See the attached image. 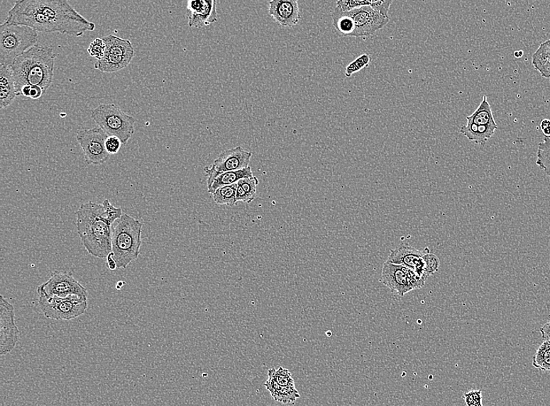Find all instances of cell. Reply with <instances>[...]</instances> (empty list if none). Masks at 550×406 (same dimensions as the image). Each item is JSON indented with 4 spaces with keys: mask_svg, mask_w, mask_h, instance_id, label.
I'll list each match as a JSON object with an SVG mask.
<instances>
[{
    "mask_svg": "<svg viewBox=\"0 0 550 406\" xmlns=\"http://www.w3.org/2000/svg\"><path fill=\"white\" fill-rule=\"evenodd\" d=\"M103 205L82 204L76 212V227L82 246L92 256L105 259L112 252L113 226L107 223Z\"/></svg>",
    "mask_w": 550,
    "mask_h": 406,
    "instance_id": "obj_1",
    "label": "cell"
},
{
    "mask_svg": "<svg viewBox=\"0 0 550 406\" xmlns=\"http://www.w3.org/2000/svg\"><path fill=\"white\" fill-rule=\"evenodd\" d=\"M56 55L48 45H36L14 61L11 67L17 95L25 86L40 87L46 93L53 79Z\"/></svg>",
    "mask_w": 550,
    "mask_h": 406,
    "instance_id": "obj_2",
    "label": "cell"
},
{
    "mask_svg": "<svg viewBox=\"0 0 550 406\" xmlns=\"http://www.w3.org/2000/svg\"><path fill=\"white\" fill-rule=\"evenodd\" d=\"M143 225L127 213L113 226L112 252L119 268L126 269L141 254Z\"/></svg>",
    "mask_w": 550,
    "mask_h": 406,
    "instance_id": "obj_3",
    "label": "cell"
},
{
    "mask_svg": "<svg viewBox=\"0 0 550 406\" xmlns=\"http://www.w3.org/2000/svg\"><path fill=\"white\" fill-rule=\"evenodd\" d=\"M38 41L35 30L2 23L0 26V64L11 67L18 57L35 47Z\"/></svg>",
    "mask_w": 550,
    "mask_h": 406,
    "instance_id": "obj_4",
    "label": "cell"
},
{
    "mask_svg": "<svg viewBox=\"0 0 550 406\" xmlns=\"http://www.w3.org/2000/svg\"><path fill=\"white\" fill-rule=\"evenodd\" d=\"M91 118L109 137H118L126 145L135 133L136 119L115 104H100L92 111Z\"/></svg>",
    "mask_w": 550,
    "mask_h": 406,
    "instance_id": "obj_5",
    "label": "cell"
},
{
    "mask_svg": "<svg viewBox=\"0 0 550 406\" xmlns=\"http://www.w3.org/2000/svg\"><path fill=\"white\" fill-rule=\"evenodd\" d=\"M38 303L44 316L57 320H70L81 317L88 308V298L77 295L66 298L46 296L37 290Z\"/></svg>",
    "mask_w": 550,
    "mask_h": 406,
    "instance_id": "obj_6",
    "label": "cell"
},
{
    "mask_svg": "<svg viewBox=\"0 0 550 406\" xmlns=\"http://www.w3.org/2000/svg\"><path fill=\"white\" fill-rule=\"evenodd\" d=\"M427 279L407 267L388 261L383 267L382 280L384 285L401 297L412 291L423 288Z\"/></svg>",
    "mask_w": 550,
    "mask_h": 406,
    "instance_id": "obj_7",
    "label": "cell"
},
{
    "mask_svg": "<svg viewBox=\"0 0 550 406\" xmlns=\"http://www.w3.org/2000/svg\"><path fill=\"white\" fill-rule=\"evenodd\" d=\"M251 157V152L240 147L223 151L211 166L204 168L207 175V189L211 187L214 181L219 175L241 171L250 167Z\"/></svg>",
    "mask_w": 550,
    "mask_h": 406,
    "instance_id": "obj_8",
    "label": "cell"
},
{
    "mask_svg": "<svg viewBox=\"0 0 550 406\" xmlns=\"http://www.w3.org/2000/svg\"><path fill=\"white\" fill-rule=\"evenodd\" d=\"M108 137L99 127L82 130L77 133V141L83 151L85 163L98 166L110 159L111 155L108 154L105 147Z\"/></svg>",
    "mask_w": 550,
    "mask_h": 406,
    "instance_id": "obj_9",
    "label": "cell"
},
{
    "mask_svg": "<svg viewBox=\"0 0 550 406\" xmlns=\"http://www.w3.org/2000/svg\"><path fill=\"white\" fill-rule=\"evenodd\" d=\"M37 290L49 297L66 298L77 295L88 298L87 289L75 279L72 272L66 271H54L50 279L38 286Z\"/></svg>",
    "mask_w": 550,
    "mask_h": 406,
    "instance_id": "obj_10",
    "label": "cell"
},
{
    "mask_svg": "<svg viewBox=\"0 0 550 406\" xmlns=\"http://www.w3.org/2000/svg\"><path fill=\"white\" fill-rule=\"evenodd\" d=\"M19 329L15 322L13 306L0 296V355L9 354L19 341Z\"/></svg>",
    "mask_w": 550,
    "mask_h": 406,
    "instance_id": "obj_11",
    "label": "cell"
},
{
    "mask_svg": "<svg viewBox=\"0 0 550 406\" xmlns=\"http://www.w3.org/2000/svg\"><path fill=\"white\" fill-rule=\"evenodd\" d=\"M344 13L352 18L354 21L355 30L351 36L356 38L375 35L388 24L390 19L384 17L370 6H363L361 9Z\"/></svg>",
    "mask_w": 550,
    "mask_h": 406,
    "instance_id": "obj_12",
    "label": "cell"
},
{
    "mask_svg": "<svg viewBox=\"0 0 550 406\" xmlns=\"http://www.w3.org/2000/svg\"><path fill=\"white\" fill-rule=\"evenodd\" d=\"M187 15L190 28H200L218 21L215 0H191L187 4Z\"/></svg>",
    "mask_w": 550,
    "mask_h": 406,
    "instance_id": "obj_13",
    "label": "cell"
},
{
    "mask_svg": "<svg viewBox=\"0 0 550 406\" xmlns=\"http://www.w3.org/2000/svg\"><path fill=\"white\" fill-rule=\"evenodd\" d=\"M424 254L423 252L409 247L408 244H402L398 248L391 250L387 261L404 266L413 270L421 277L429 278V276L425 274Z\"/></svg>",
    "mask_w": 550,
    "mask_h": 406,
    "instance_id": "obj_14",
    "label": "cell"
},
{
    "mask_svg": "<svg viewBox=\"0 0 550 406\" xmlns=\"http://www.w3.org/2000/svg\"><path fill=\"white\" fill-rule=\"evenodd\" d=\"M269 14L282 27L297 26L300 19L297 0H273L269 2Z\"/></svg>",
    "mask_w": 550,
    "mask_h": 406,
    "instance_id": "obj_15",
    "label": "cell"
},
{
    "mask_svg": "<svg viewBox=\"0 0 550 406\" xmlns=\"http://www.w3.org/2000/svg\"><path fill=\"white\" fill-rule=\"evenodd\" d=\"M18 96L16 84L11 67H0V106L7 108Z\"/></svg>",
    "mask_w": 550,
    "mask_h": 406,
    "instance_id": "obj_16",
    "label": "cell"
},
{
    "mask_svg": "<svg viewBox=\"0 0 550 406\" xmlns=\"http://www.w3.org/2000/svg\"><path fill=\"white\" fill-rule=\"evenodd\" d=\"M106 53L115 57L134 58L135 49L130 40L110 35L103 38Z\"/></svg>",
    "mask_w": 550,
    "mask_h": 406,
    "instance_id": "obj_17",
    "label": "cell"
},
{
    "mask_svg": "<svg viewBox=\"0 0 550 406\" xmlns=\"http://www.w3.org/2000/svg\"><path fill=\"white\" fill-rule=\"evenodd\" d=\"M498 126L481 125L467 123L461 128L460 132L468 139L476 144L485 145L490 140Z\"/></svg>",
    "mask_w": 550,
    "mask_h": 406,
    "instance_id": "obj_18",
    "label": "cell"
},
{
    "mask_svg": "<svg viewBox=\"0 0 550 406\" xmlns=\"http://www.w3.org/2000/svg\"><path fill=\"white\" fill-rule=\"evenodd\" d=\"M252 177L253 174L251 166L241 171L224 173L214 181L211 187L208 189V193L213 195L220 188L233 185L240 180Z\"/></svg>",
    "mask_w": 550,
    "mask_h": 406,
    "instance_id": "obj_19",
    "label": "cell"
},
{
    "mask_svg": "<svg viewBox=\"0 0 550 406\" xmlns=\"http://www.w3.org/2000/svg\"><path fill=\"white\" fill-rule=\"evenodd\" d=\"M532 64L534 69L546 79H550V38L534 53Z\"/></svg>",
    "mask_w": 550,
    "mask_h": 406,
    "instance_id": "obj_20",
    "label": "cell"
},
{
    "mask_svg": "<svg viewBox=\"0 0 550 406\" xmlns=\"http://www.w3.org/2000/svg\"><path fill=\"white\" fill-rule=\"evenodd\" d=\"M467 120L468 123L474 124L478 126H497L493 117L491 106L490 103L488 102L486 96H483V101L478 107V109L473 114H471V116L467 118Z\"/></svg>",
    "mask_w": 550,
    "mask_h": 406,
    "instance_id": "obj_21",
    "label": "cell"
},
{
    "mask_svg": "<svg viewBox=\"0 0 550 406\" xmlns=\"http://www.w3.org/2000/svg\"><path fill=\"white\" fill-rule=\"evenodd\" d=\"M133 58L115 57L105 53L103 59L97 60L95 68L104 73H115L126 68Z\"/></svg>",
    "mask_w": 550,
    "mask_h": 406,
    "instance_id": "obj_22",
    "label": "cell"
},
{
    "mask_svg": "<svg viewBox=\"0 0 550 406\" xmlns=\"http://www.w3.org/2000/svg\"><path fill=\"white\" fill-rule=\"evenodd\" d=\"M237 183L219 188L213 194L214 201L219 205L235 206L236 201Z\"/></svg>",
    "mask_w": 550,
    "mask_h": 406,
    "instance_id": "obj_23",
    "label": "cell"
},
{
    "mask_svg": "<svg viewBox=\"0 0 550 406\" xmlns=\"http://www.w3.org/2000/svg\"><path fill=\"white\" fill-rule=\"evenodd\" d=\"M532 366L541 371H550V341H544L532 357Z\"/></svg>",
    "mask_w": 550,
    "mask_h": 406,
    "instance_id": "obj_24",
    "label": "cell"
},
{
    "mask_svg": "<svg viewBox=\"0 0 550 406\" xmlns=\"http://www.w3.org/2000/svg\"><path fill=\"white\" fill-rule=\"evenodd\" d=\"M270 395L275 401L284 405H293L300 397L296 386L280 387Z\"/></svg>",
    "mask_w": 550,
    "mask_h": 406,
    "instance_id": "obj_25",
    "label": "cell"
},
{
    "mask_svg": "<svg viewBox=\"0 0 550 406\" xmlns=\"http://www.w3.org/2000/svg\"><path fill=\"white\" fill-rule=\"evenodd\" d=\"M537 164L544 170L550 179V136L544 137V142L538 145Z\"/></svg>",
    "mask_w": 550,
    "mask_h": 406,
    "instance_id": "obj_26",
    "label": "cell"
},
{
    "mask_svg": "<svg viewBox=\"0 0 550 406\" xmlns=\"http://www.w3.org/2000/svg\"><path fill=\"white\" fill-rule=\"evenodd\" d=\"M333 26L341 33L351 36L355 30L354 21L346 13H332Z\"/></svg>",
    "mask_w": 550,
    "mask_h": 406,
    "instance_id": "obj_27",
    "label": "cell"
},
{
    "mask_svg": "<svg viewBox=\"0 0 550 406\" xmlns=\"http://www.w3.org/2000/svg\"><path fill=\"white\" fill-rule=\"evenodd\" d=\"M268 375L273 377L277 384L282 387L296 386L295 380H294L291 372L288 369L283 368V367H280L278 369H270Z\"/></svg>",
    "mask_w": 550,
    "mask_h": 406,
    "instance_id": "obj_28",
    "label": "cell"
},
{
    "mask_svg": "<svg viewBox=\"0 0 550 406\" xmlns=\"http://www.w3.org/2000/svg\"><path fill=\"white\" fill-rule=\"evenodd\" d=\"M373 1H359V0H340L336 2V6L334 13H344L351 12L356 9H361L363 6H370Z\"/></svg>",
    "mask_w": 550,
    "mask_h": 406,
    "instance_id": "obj_29",
    "label": "cell"
},
{
    "mask_svg": "<svg viewBox=\"0 0 550 406\" xmlns=\"http://www.w3.org/2000/svg\"><path fill=\"white\" fill-rule=\"evenodd\" d=\"M370 61L371 57L368 53H363L358 58L352 61L346 68L345 75L346 78H351L353 74L361 72L363 68L368 67Z\"/></svg>",
    "mask_w": 550,
    "mask_h": 406,
    "instance_id": "obj_30",
    "label": "cell"
},
{
    "mask_svg": "<svg viewBox=\"0 0 550 406\" xmlns=\"http://www.w3.org/2000/svg\"><path fill=\"white\" fill-rule=\"evenodd\" d=\"M102 205L104 209V216L107 223L114 226L115 222L122 217L123 214L122 209L121 208H115L108 199H105Z\"/></svg>",
    "mask_w": 550,
    "mask_h": 406,
    "instance_id": "obj_31",
    "label": "cell"
},
{
    "mask_svg": "<svg viewBox=\"0 0 550 406\" xmlns=\"http://www.w3.org/2000/svg\"><path fill=\"white\" fill-rule=\"evenodd\" d=\"M258 184L259 180L257 177H255V176L252 178L243 179L237 182V185L243 189L252 202L255 198V194H257Z\"/></svg>",
    "mask_w": 550,
    "mask_h": 406,
    "instance_id": "obj_32",
    "label": "cell"
},
{
    "mask_svg": "<svg viewBox=\"0 0 550 406\" xmlns=\"http://www.w3.org/2000/svg\"><path fill=\"white\" fill-rule=\"evenodd\" d=\"M88 52L92 57L97 60L103 59L106 53V44L103 38H95L89 45Z\"/></svg>",
    "mask_w": 550,
    "mask_h": 406,
    "instance_id": "obj_33",
    "label": "cell"
},
{
    "mask_svg": "<svg viewBox=\"0 0 550 406\" xmlns=\"http://www.w3.org/2000/svg\"><path fill=\"white\" fill-rule=\"evenodd\" d=\"M424 260L426 263L425 274L429 277L430 275H432L439 271L440 261L436 255L430 254H424Z\"/></svg>",
    "mask_w": 550,
    "mask_h": 406,
    "instance_id": "obj_34",
    "label": "cell"
},
{
    "mask_svg": "<svg viewBox=\"0 0 550 406\" xmlns=\"http://www.w3.org/2000/svg\"><path fill=\"white\" fill-rule=\"evenodd\" d=\"M44 94L45 91L40 87L25 86L21 90L19 96L32 98L33 101H37V99L40 98Z\"/></svg>",
    "mask_w": 550,
    "mask_h": 406,
    "instance_id": "obj_35",
    "label": "cell"
},
{
    "mask_svg": "<svg viewBox=\"0 0 550 406\" xmlns=\"http://www.w3.org/2000/svg\"><path fill=\"white\" fill-rule=\"evenodd\" d=\"M122 142L118 137L111 136L108 137L106 142V150L109 155H115L120 151L121 148Z\"/></svg>",
    "mask_w": 550,
    "mask_h": 406,
    "instance_id": "obj_36",
    "label": "cell"
},
{
    "mask_svg": "<svg viewBox=\"0 0 550 406\" xmlns=\"http://www.w3.org/2000/svg\"><path fill=\"white\" fill-rule=\"evenodd\" d=\"M392 4V1H386V0L385 1H382V0H374L370 6L371 9L383 14L384 17L390 18L389 12Z\"/></svg>",
    "mask_w": 550,
    "mask_h": 406,
    "instance_id": "obj_37",
    "label": "cell"
},
{
    "mask_svg": "<svg viewBox=\"0 0 550 406\" xmlns=\"http://www.w3.org/2000/svg\"><path fill=\"white\" fill-rule=\"evenodd\" d=\"M463 398L466 405L483 403L482 390H473L463 395Z\"/></svg>",
    "mask_w": 550,
    "mask_h": 406,
    "instance_id": "obj_38",
    "label": "cell"
},
{
    "mask_svg": "<svg viewBox=\"0 0 550 406\" xmlns=\"http://www.w3.org/2000/svg\"><path fill=\"white\" fill-rule=\"evenodd\" d=\"M236 201L237 202H243L246 203H251L252 201H251V198L249 196L246 195L243 189L238 186L237 185V191H236Z\"/></svg>",
    "mask_w": 550,
    "mask_h": 406,
    "instance_id": "obj_39",
    "label": "cell"
},
{
    "mask_svg": "<svg viewBox=\"0 0 550 406\" xmlns=\"http://www.w3.org/2000/svg\"><path fill=\"white\" fill-rule=\"evenodd\" d=\"M540 333L542 339L544 341H550V321L541 327Z\"/></svg>",
    "mask_w": 550,
    "mask_h": 406,
    "instance_id": "obj_40",
    "label": "cell"
},
{
    "mask_svg": "<svg viewBox=\"0 0 550 406\" xmlns=\"http://www.w3.org/2000/svg\"><path fill=\"white\" fill-rule=\"evenodd\" d=\"M106 262L107 266L111 271H115L117 269V268H119L117 262H116L114 259L113 252H111V254L106 257Z\"/></svg>",
    "mask_w": 550,
    "mask_h": 406,
    "instance_id": "obj_41",
    "label": "cell"
},
{
    "mask_svg": "<svg viewBox=\"0 0 550 406\" xmlns=\"http://www.w3.org/2000/svg\"><path fill=\"white\" fill-rule=\"evenodd\" d=\"M550 126V120L544 119L541 121L540 127L541 130H544Z\"/></svg>",
    "mask_w": 550,
    "mask_h": 406,
    "instance_id": "obj_42",
    "label": "cell"
},
{
    "mask_svg": "<svg viewBox=\"0 0 550 406\" xmlns=\"http://www.w3.org/2000/svg\"><path fill=\"white\" fill-rule=\"evenodd\" d=\"M524 55L523 50H517L515 52V57L516 58H522Z\"/></svg>",
    "mask_w": 550,
    "mask_h": 406,
    "instance_id": "obj_43",
    "label": "cell"
},
{
    "mask_svg": "<svg viewBox=\"0 0 550 406\" xmlns=\"http://www.w3.org/2000/svg\"><path fill=\"white\" fill-rule=\"evenodd\" d=\"M541 131H542V132H544L545 136H546V137H549L550 136V126L546 128H545V129H544V130H541Z\"/></svg>",
    "mask_w": 550,
    "mask_h": 406,
    "instance_id": "obj_44",
    "label": "cell"
},
{
    "mask_svg": "<svg viewBox=\"0 0 550 406\" xmlns=\"http://www.w3.org/2000/svg\"><path fill=\"white\" fill-rule=\"evenodd\" d=\"M125 285H126V283H123V281H119V282L117 283V286H116V288H117V289H121V288H122V287H123V286H125Z\"/></svg>",
    "mask_w": 550,
    "mask_h": 406,
    "instance_id": "obj_45",
    "label": "cell"
},
{
    "mask_svg": "<svg viewBox=\"0 0 550 406\" xmlns=\"http://www.w3.org/2000/svg\"><path fill=\"white\" fill-rule=\"evenodd\" d=\"M467 406H483V403H475V404H470Z\"/></svg>",
    "mask_w": 550,
    "mask_h": 406,
    "instance_id": "obj_46",
    "label": "cell"
}]
</instances>
